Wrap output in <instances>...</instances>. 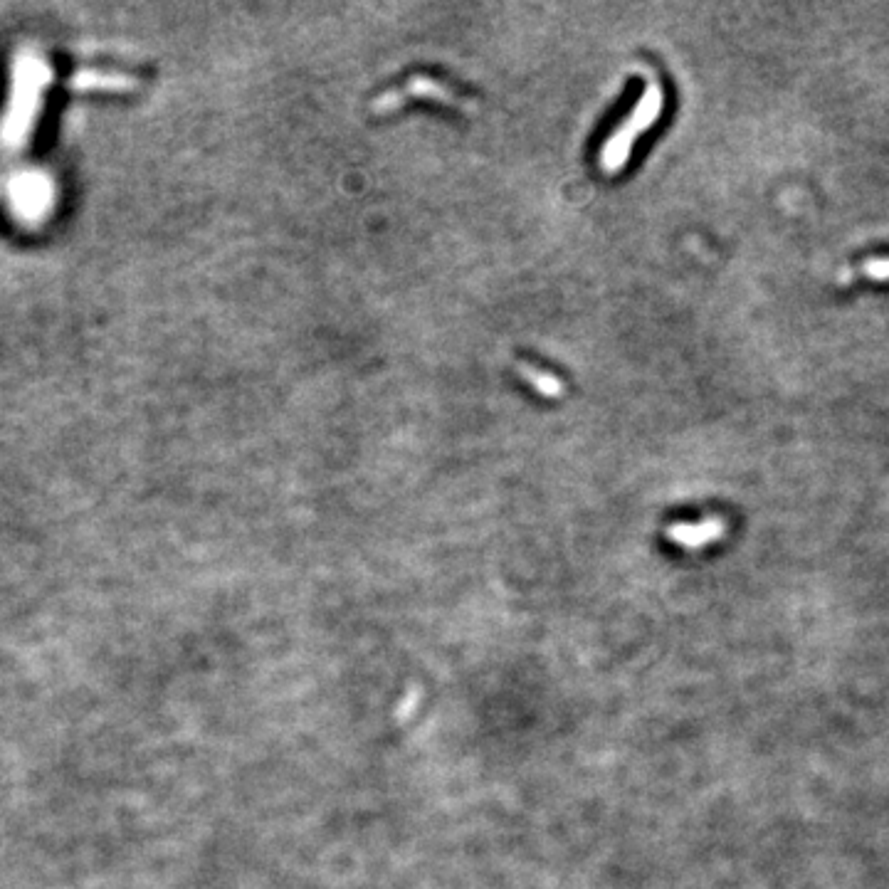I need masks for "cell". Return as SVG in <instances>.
Listing matches in <instances>:
<instances>
[{
    "label": "cell",
    "mask_w": 889,
    "mask_h": 889,
    "mask_svg": "<svg viewBox=\"0 0 889 889\" xmlns=\"http://www.w3.org/2000/svg\"><path fill=\"white\" fill-rule=\"evenodd\" d=\"M10 99L0 122V149L15 154L25 149L42 112V97L52 82V67L35 50L15 52Z\"/></svg>",
    "instance_id": "obj_1"
},
{
    "label": "cell",
    "mask_w": 889,
    "mask_h": 889,
    "mask_svg": "<svg viewBox=\"0 0 889 889\" xmlns=\"http://www.w3.org/2000/svg\"><path fill=\"white\" fill-rule=\"evenodd\" d=\"M72 89L82 92H129L136 87L131 77L119 75V72H102V70H82L72 77Z\"/></svg>",
    "instance_id": "obj_6"
},
{
    "label": "cell",
    "mask_w": 889,
    "mask_h": 889,
    "mask_svg": "<svg viewBox=\"0 0 889 889\" xmlns=\"http://www.w3.org/2000/svg\"><path fill=\"white\" fill-rule=\"evenodd\" d=\"M862 272H865L870 280L877 282H887L889 280V260H870L862 265Z\"/></svg>",
    "instance_id": "obj_8"
},
{
    "label": "cell",
    "mask_w": 889,
    "mask_h": 889,
    "mask_svg": "<svg viewBox=\"0 0 889 889\" xmlns=\"http://www.w3.org/2000/svg\"><path fill=\"white\" fill-rule=\"evenodd\" d=\"M727 531V524L724 519L712 517V519H704V522L697 524H672L667 526V539L675 541V544L685 546V549H702V546L714 544L719 541Z\"/></svg>",
    "instance_id": "obj_5"
},
{
    "label": "cell",
    "mask_w": 889,
    "mask_h": 889,
    "mask_svg": "<svg viewBox=\"0 0 889 889\" xmlns=\"http://www.w3.org/2000/svg\"><path fill=\"white\" fill-rule=\"evenodd\" d=\"M10 205L25 223H40L55 205V183L42 171H23L8 186Z\"/></svg>",
    "instance_id": "obj_4"
},
{
    "label": "cell",
    "mask_w": 889,
    "mask_h": 889,
    "mask_svg": "<svg viewBox=\"0 0 889 889\" xmlns=\"http://www.w3.org/2000/svg\"><path fill=\"white\" fill-rule=\"evenodd\" d=\"M645 72V92L638 99V104L633 107V112L620 122L615 131H610V136L603 141L601 151H598V168H601L606 176H615L618 171H623L625 163L630 161L635 144H638L640 136L647 129L657 124L660 119L662 107H665V92H662V84L657 80L655 72L650 67H640Z\"/></svg>",
    "instance_id": "obj_2"
},
{
    "label": "cell",
    "mask_w": 889,
    "mask_h": 889,
    "mask_svg": "<svg viewBox=\"0 0 889 889\" xmlns=\"http://www.w3.org/2000/svg\"><path fill=\"white\" fill-rule=\"evenodd\" d=\"M517 371L519 376L534 388L536 393H541L544 398H561L564 396L566 386L559 376H554L551 371H544V368L534 366V364H526V361H517Z\"/></svg>",
    "instance_id": "obj_7"
},
{
    "label": "cell",
    "mask_w": 889,
    "mask_h": 889,
    "mask_svg": "<svg viewBox=\"0 0 889 889\" xmlns=\"http://www.w3.org/2000/svg\"><path fill=\"white\" fill-rule=\"evenodd\" d=\"M418 97L433 99V102L462 109V112H470V114L477 112V102L462 97V94H457L450 84H445L443 80H435V77H428V75H415V77H410L403 87L388 89V92H383L381 97L373 99L371 107H373V112L386 114V112H393V109L401 107V104L408 102V99H418Z\"/></svg>",
    "instance_id": "obj_3"
}]
</instances>
